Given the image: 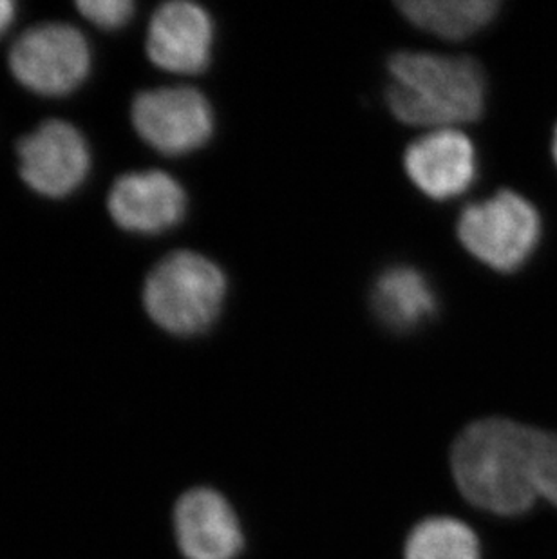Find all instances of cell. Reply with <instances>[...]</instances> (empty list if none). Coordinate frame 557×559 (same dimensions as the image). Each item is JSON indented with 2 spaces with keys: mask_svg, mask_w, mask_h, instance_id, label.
<instances>
[{
  "mask_svg": "<svg viewBox=\"0 0 557 559\" xmlns=\"http://www.w3.org/2000/svg\"><path fill=\"white\" fill-rule=\"evenodd\" d=\"M399 10L424 32L449 40H462L487 26L500 4L495 0H407Z\"/></svg>",
  "mask_w": 557,
  "mask_h": 559,
  "instance_id": "cell-13",
  "label": "cell"
},
{
  "mask_svg": "<svg viewBox=\"0 0 557 559\" xmlns=\"http://www.w3.org/2000/svg\"><path fill=\"white\" fill-rule=\"evenodd\" d=\"M463 500L495 516L531 511L537 500L557 507V433L510 418H482L458 435L449 454Z\"/></svg>",
  "mask_w": 557,
  "mask_h": 559,
  "instance_id": "cell-1",
  "label": "cell"
},
{
  "mask_svg": "<svg viewBox=\"0 0 557 559\" xmlns=\"http://www.w3.org/2000/svg\"><path fill=\"white\" fill-rule=\"evenodd\" d=\"M131 118L143 142L165 156L194 153L214 132L211 104L194 87L143 91L132 102Z\"/></svg>",
  "mask_w": 557,
  "mask_h": 559,
  "instance_id": "cell-6",
  "label": "cell"
},
{
  "mask_svg": "<svg viewBox=\"0 0 557 559\" xmlns=\"http://www.w3.org/2000/svg\"><path fill=\"white\" fill-rule=\"evenodd\" d=\"M404 559H484L476 531L462 518L432 514L411 527L402 547Z\"/></svg>",
  "mask_w": 557,
  "mask_h": 559,
  "instance_id": "cell-14",
  "label": "cell"
},
{
  "mask_svg": "<svg viewBox=\"0 0 557 559\" xmlns=\"http://www.w3.org/2000/svg\"><path fill=\"white\" fill-rule=\"evenodd\" d=\"M174 538L185 559H239L247 534L232 501L214 487H192L176 501Z\"/></svg>",
  "mask_w": 557,
  "mask_h": 559,
  "instance_id": "cell-8",
  "label": "cell"
},
{
  "mask_svg": "<svg viewBox=\"0 0 557 559\" xmlns=\"http://www.w3.org/2000/svg\"><path fill=\"white\" fill-rule=\"evenodd\" d=\"M10 69L19 84L37 95L66 96L90 76V44L69 24L29 27L11 48Z\"/></svg>",
  "mask_w": 557,
  "mask_h": 559,
  "instance_id": "cell-5",
  "label": "cell"
},
{
  "mask_svg": "<svg viewBox=\"0 0 557 559\" xmlns=\"http://www.w3.org/2000/svg\"><path fill=\"white\" fill-rule=\"evenodd\" d=\"M375 313L386 326L410 332L437 313L438 297L426 275L411 266H391L375 281Z\"/></svg>",
  "mask_w": 557,
  "mask_h": 559,
  "instance_id": "cell-12",
  "label": "cell"
},
{
  "mask_svg": "<svg viewBox=\"0 0 557 559\" xmlns=\"http://www.w3.org/2000/svg\"><path fill=\"white\" fill-rule=\"evenodd\" d=\"M15 2L0 0V37L10 29L11 24L15 21Z\"/></svg>",
  "mask_w": 557,
  "mask_h": 559,
  "instance_id": "cell-16",
  "label": "cell"
},
{
  "mask_svg": "<svg viewBox=\"0 0 557 559\" xmlns=\"http://www.w3.org/2000/svg\"><path fill=\"white\" fill-rule=\"evenodd\" d=\"M107 209L112 222L127 233H167L187 214V194L178 180L164 170L129 173L116 180Z\"/></svg>",
  "mask_w": 557,
  "mask_h": 559,
  "instance_id": "cell-9",
  "label": "cell"
},
{
  "mask_svg": "<svg viewBox=\"0 0 557 559\" xmlns=\"http://www.w3.org/2000/svg\"><path fill=\"white\" fill-rule=\"evenodd\" d=\"M214 24L194 2L174 0L159 5L147 32V57L159 69L198 74L211 62Z\"/></svg>",
  "mask_w": 557,
  "mask_h": 559,
  "instance_id": "cell-10",
  "label": "cell"
},
{
  "mask_svg": "<svg viewBox=\"0 0 557 559\" xmlns=\"http://www.w3.org/2000/svg\"><path fill=\"white\" fill-rule=\"evenodd\" d=\"M226 277L214 261L181 250L162 259L143 285V307L165 332L192 337L222 313Z\"/></svg>",
  "mask_w": 557,
  "mask_h": 559,
  "instance_id": "cell-3",
  "label": "cell"
},
{
  "mask_svg": "<svg viewBox=\"0 0 557 559\" xmlns=\"http://www.w3.org/2000/svg\"><path fill=\"white\" fill-rule=\"evenodd\" d=\"M540 236V214L512 190L465 206L458 219V238L465 250L498 272L520 269L536 250Z\"/></svg>",
  "mask_w": 557,
  "mask_h": 559,
  "instance_id": "cell-4",
  "label": "cell"
},
{
  "mask_svg": "<svg viewBox=\"0 0 557 559\" xmlns=\"http://www.w3.org/2000/svg\"><path fill=\"white\" fill-rule=\"evenodd\" d=\"M553 153H554V159H556V164H557V127H556V132H554Z\"/></svg>",
  "mask_w": 557,
  "mask_h": 559,
  "instance_id": "cell-17",
  "label": "cell"
},
{
  "mask_svg": "<svg viewBox=\"0 0 557 559\" xmlns=\"http://www.w3.org/2000/svg\"><path fill=\"white\" fill-rule=\"evenodd\" d=\"M386 100L407 126L452 129L474 122L485 107V73L471 57L402 51L388 63Z\"/></svg>",
  "mask_w": 557,
  "mask_h": 559,
  "instance_id": "cell-2",
  "label": "cell"
},
{
  "mask_svg": "<svg viewBox=\"0 0 557 559\" xmlns=\"http://www.w3.org/2000/svg\"><path fill=\"white\" fill-rule=\"evenodd\" d=\"M405 173L431 200L447 201L463 194L478 175L473 142L457 129H435L410 143Z\"/></svg>",
  "mask_w": 557,
  "mask_h": 559,
  "instance_id": "cell-11",
  "label": "cell"
},
{
  "mask_svg": "<svg viewBox=\"0 0 557 559\" xmlns=\"http://www.w3.org/2000/svg\"><path fill=\"white\" fill-rule=\"evenodd\" d=\"M76 10L91 24L112 32V29H120L131 21L137 5L131 0H82V2H76Z\"/></svg>",
  "mask_w": 557,
  "mask_h": 559,
  "instance_id": "cell-15",
  "label": "cell"
},
{
  "mask_svg": "<svg viewBox=\"0 0 557 559\" xmlns=\"http://www.w3.org/2000/svg\"><path fill=\"white\" fill-rule=\"evenodd\" d=\"M21 178L37 194L62 200L84 183L91 170L90 145L62 120H48L16 143Z\"/></svg>",
  "mask_w": 557,
  "mask_h": 559,
  "instance_id": "cell-7",
  "label": "cell"
}]
</instances>
